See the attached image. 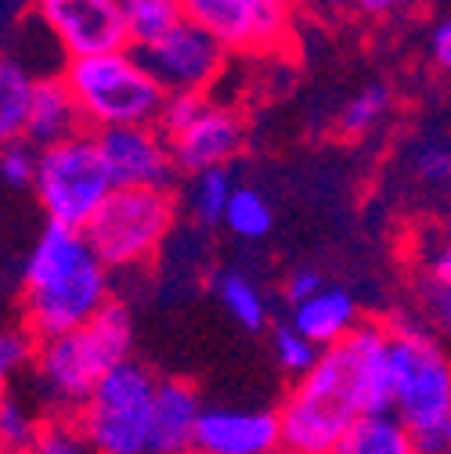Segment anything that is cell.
<instances>
[{"instance_id":"obj_1","label":"cell","mask_w":451,"mask_h":454,"mask_svg":"<svg viewBox=\"0 0 451 454\" xmlns=\"http://www.w3.org/2000/svg\"><path fill=\"white\" fill-rule=\"evenodd\" d=\"M274 415L281 454H328L358 419L390 415L386 325L361 321L347 339L325 347Z\"/></svg>"},{"instance_id":"obj_2","label":"cell","mask_w":451,"mask_h":454,"mask_svg":"<svg viewBox=\"0 0 451 454\" xmlns=\"http://www.w3.org/2000/svg\"><path fill=\"white\" fill-rule=\"evenodd\" d=\"M112 300L108 270L87 246L83 231L47 223L22 263V332L47 343L87 325Z\"/></svg>"},{"instance_id":"obj_3","label":"cell","mask_w":451,"mask_h":454,"mask_svg":"<svg viewBox=\"0 0 451 454\" xmlns=\"http://www.w3.org/2000/svg\"><path fill=\"white\" fill-rule=\"evenodd\" d=\"M134 347V321L131 310L116 300H108L87 325L54 335L33 350V379L40 401L51 415H76L94 386L131 357Z\"/></svg>"},{"instance_id":"obj_4","label":"cell","mask_w":451,"mask_h":454,"mask_svg":"<svg viewBox=\"0 0 451 454\" xmlns=\"http://www.w3.org/2000/svg\"><path fill=\"white\" fill-rule=\"evenodd\" d=\"M390 415L423 454H451V361L440 339L415 325H386Z\"/></svg>"},{"instance_id":"obj_5","label":"cell","mask_w":451,"mask_h":454,"mask_svg":"<svg viewBox=\"0 0 451 454\" xmlns=\"http://www.w3.org/2000/svg\"><path fill=\"white\" fill-rule=\"evenodd\" d=\"M59 80L73 94L87 134L112 127H152L162 105V87L145 73L134 51L69 59Z\"/></svg>"},{"instance_id":"obj_6","label":"cell","mask_w":451,"mask_h":454,"mask_svg":"<svg viewBox=\"0 0 451 454\" xmlns=\"http://www.w3.org/2000/svg\"><path fill=\"white\" fill-rule=\"evenodd\" d=\"M178 202L170 188H112L87 220L83 239L105 270L148 263L174 231Z\"/></svg>"},{"instance_id":"obj_7","label":"cell","mask_w":451,"mask_h":454,"mask_svg":"<svg viewBox=\"0 0 451 454\" xmlns=\"http://www.w3.org/2000/svg\"><path fill=\"white\" fill-rule=\"evenodd\" d=\"M155 372L134 357L112 368L76 411L94 454H148Z\"/></svg>"},{"instance_id":"obj_8","label":"cell","mask_w":451,"mask_h":454,"mask_svg":"<svg viewBox=\"0 0 451 454\" xmlns=\"http://www.w3.org/2000/svg\"><path fill=\"white\" fill-rule=\"evenodd\" d=\"M112 181L105 174V162L98 155L94 134H76L62 145H51L36 152L33 195L47 213V223L83 231L98 206L108 199Z\"/></svg>"},{"instance_id":"obj_9","label":"cell","mask_w":451,"mask_h":454,"mask_svg":"<svg viewBox=\"0 0 451 454\" xmlns=\"http://www.w3.org/2000/svg\"><path fill=\"white\" fill-rule=\"evenodd\" d=\"M185 19L199 26L224 54H278L293 43V0H181Z\"/></svg>"},{"instance_id":"obj_10","label":"cell","mask_w":451,"mask_h":454,"mask_svg":"<svg viewBox=\"0 0 451 454\" xmlns=\"http://www.w3.org/2000/svg\"><path fill=\"white\" fill-rule=\"evenodd\" d=\"M134 54L145 66V73L162 87V94H174V90L206 94L220 80L224 66H228V54L188 19L162 40H155L152 47L134 51Z\"/></svg>"},{"instance_id":"obj_11","label":"cell","mask_w":451,"mask_h":454,"mask_svg":"<svg viewBox=\"0 0 451 454\" xmlns=\"http://www.w3.org/2000/svg\"><path fill=\"white\" fill-rule=\"evenodd\" d=\"M33 12L69 59L131 51L123 0H33Z\"/></svg>"},{"instance_id":"obj_12","label":"cell","mask_w":451,"mask_h":454,"mask_svg":"<svg viewBox=\"0 0 451 454\" xmlns=\"http://www.w3.org/2000/svg\"><path fill=\"white\" fill-rule=\"evenodd\" d=\"M94 145L112 188H170L174 177L170 141L155 130V123L98 130Z\"/></svg>"},{"instance_id":"obj_13","label":"cell","mask_w":451,"mask_h":454,"mask_svg":"<svg viewBox=\"0 0 451 454\" xmlns=\"http://www.w3.org/2000/svg\"><path fill=\"white\" fill-rule=\"evenodd\" d=\"M188 454H281L278 415L274 408H202Z\"/></svg>"},{"instance_id":"obj_14","label":"cell","mask_w":451,"mask_h":454,"mask_svg":"<svg viewBox=\"0 0 451 454\" xmlns=\"http://www.w3.org/2000/svg\"><path fill=\"white\" fill-rule=\"evenodd\" d=\"M246 148V120L232 105H206L199 120L170 137L174 174H206V169H228V162Z\"/></svg>"},{"instance_id":"obj_15","label":"cell","mask_w":451,"mask_h":454,"mask_svg":"<svg viewBox=\"0 0 451 454\" xmlns=\"http://www.w3.org/2000/svg\"><path fill=\"white\" fill-rule=\"evenodd\" d=\"M202 411V396L185 379H159L152 396V429L148 454H188L195 422Z\"/></svg>"},{"instance_id":"obj_16","label":"cell","mask_w":451,"mask_h":454,"mask_svg":"<svg viewBox=\"0 0 451 454\" xmlns=\"http://www.w3.org/2000/svg\"><path fill=\"white\" fill-rule=\"evenodd\" d=\"M76 134H83V123H80L76 101L66 90V83L59 76L33 80L22 141L40 152V148H51V145H62V141H69Z\"/></svg>"},{"instance_id":"obj_17","label":"cell","mask_w":451,"mask_h":454,"mask_svg":"<svg viewBox=\"0 0 451 454\" xmlns=\"http://www.w3.org/2000/svg\"><path fill=\"white\" fill-rule=\"evenodd\" d=\"M289 325L307 343L325 350V347H336L340 339H347L361 325V310H358L354 293H347L344 286H321L314 296L293 307Z\"/></svg>"},{"instance_id":"obj_18","label":"cell","mask_w":451,"mask_h":454,"mask_svg":"<svg viewBox=\"0 0 451 454\" xmlns=\"http://www.w3.org/2000/svg\"><path fill=\"white\" fill-rule=\"evenodd\" d=\"M328 454H423L408 429L393 415H368L358 419Z\"/></svg>"},{"instance_id":"obj_19","label":"cell","mask_w":451,"mask_h":454,"mask_svg":"<svg viewBox=\"0 0 451 454\" xmlns=\"http://www.w3.org/2000/svg\"><path fill=\"white\" fill-rule=\"evenodd\" d=\"M185 22L181 0H123V29L131 51H145Z\"/></svg>"},{"instance_id":"obj_20","label":"cell","mask_w":451,"mask_h":454,"mask_svg":"<svg viewBox=\"0 0 451 454\" xmlns=\"http://www.w3.org/2000/svg\"><path fill=\"white\" fill-rule=\"evenodd\" d=\"M213 293L220 300V307L232 314V321H239L246 332H264L271 321V307L267 296L260 293V286L242 274V270H220L213 281Z\"/></svg>"},{"instance_id":"obj_21","label":"cell","mask_w":451,"mask_h":454,"mask_svg":"<svg viewBox=\"0 0 451 454\" xmlns=\"http://www.w3.org/2000/svg\"><path fill=\"white\" fill-rule=\"evenodd\" d=\"M33 76L19 62H0V148L22 141Z\"/></svg>"},{"instance_id":"obj_22","label":"cell","mask_w":451,"mask_h":454,"mask_svg":"<svg viewBox=\"0 0 451 454\" xmlns=\"http://www.w3.org/2000/svg\"><path fill=\"white\" fill-rule=\"evenodd\" d=\"M220 223L242 242H260V239L271 235V227H274V209L257 188H235L228 206H224Z\"/></svg>"},{"instance_id":"obj_23","label":"cell","mask_w":451,"mask_h":454,"mask_svg":"<svg viewBox=\"0 0 451 454\" xmlns=\"http://www.w3.org/2000/svg\"><path fill=\"white\" fill-rule=\"evenodd\" d=\"M393 105V94L386 83H368L365 90H358L344 108H340V116H336V127H340V134L347 137H361L368 130H376L383 120H386V112Z\"/></svg>"},{"instance_id":"obj_24","label":"cell","mask_w":451,"mask_h":454,"mask_svg":"<svg viewBox=\"0 0 451 454\" xmlns=\"http://www.w3.org/2000/svg\"><path fill=\"white\" fill-rule=\"evenodd\" d=\"M26 454H94L76 415H44L33 429Z\"/></svg>"},{"instance_id":"obj_25","label":"cell","mask_w":451,"mask_h":454,"mask_svg":"<svg viewBox=\"0 0 451 454\" xmlns=\"http://www.w3.org/2000/svg\"><path fill=\"white\" fill-rule=\"evenodd\" d=\"M232 192H235V184H232L228 169H206V174H195L192 177V195H188V206H192L195 220L220 223L224 206H228Z\"/></svg>"},{"instance_id":"obj_26","label":"cell","mask_w":451,"mask_h":454,"mask_svg":"<svg viewBox=\"0 0 451 454\" xmlns=\"http://www.w3.org/2000/svg\"><path fill=\"white\" fill-rule=\"evenodd\" d=\"M271 350H274L278 368L286 372V375H293V379L307 375V372H311V364H314V361H318V354H321L314 343H307V339H304L289 321L274 325V332H271Z\"/></svg>"},{"instance_id":"obj_27","label":"cell","mask_w":451,"mask_h":454,"mask_svg":"<svg viewBox=\"0 0 451 454\" xmlns=\"http://www.w3.org/2000/svg\"><path fill=\"white\" fill-rule=\"evenodd\" d=\"M36 422H40V415H33L22 401H15L8 393L4 401H0V454H26Z\"/></svg>"},{"instance_id":"obj_28","label":"cell","mask_w":451,"mask_h":454,"mask_svg":"<svg viewBox=\"0 0 451 454\" xmlns=\"http://www.w3.org/2000/svg\"><path fill=\"white\" fill-rule=\"evenodd\" d=\"M210 105L206 94H185V90H174V94H162V105H159V116H155V130L170 141L178 137L185 127H192L199 120V112Z\"/></svg>"},{"instance_id":"obj_29","label":"cell","mask_w":451,"mask_h":454,"mask_svg":"<svg viewBox=\"0 0 451 454\" xmlns=\"http://www.w3.org/2000/svg\"><path fill=\"white\" fill-rule=\"evenodd\" d=\"M33 174H36V148L26 141H15L8 148H0V181L8 188H33Z\"/></svg>"},{"instance_id":"obj_30","label":"cell","mask_w":451,"mask_h":454,"mask_svg":"<svg viewBox=\"0 0 451 454\" xmlns=\"http://www.w3.org/2000/svg\"><path fill=\"white\" fill-rule=\"evenodd\" d=\"M415 174L423 184H447L451 177V152H447V141H430L415 152Z\"/></svg>"},{"instance_id":"obj_31","label":"cell","mask_w":451,"mask_h":454,"mask_svg":"<svg viewBox=\"0 0 451 454\" xmlns=\"http://www.w3.org/2000/svg\"><path fill=\"white\" fill-rule=\"evenodd\" d=\"M33 350H36L33 335H26L22 328H0V361H4L12 375L33 361Z\"/></svg>"},{"instance_id":"obj_32","label":"cell","mask_w":451,"mask_h":454,"mask_svg":"<svg viewBox=\"0 0 451 454\" xmlns=\"http://www.w3.org/2000/svg\"><path fill=\"white\" fill-rule=\"evenodd\" d=\"M321 286H325V278H321L318 270H311V267H300V270H293V274L286 278V300L297 307V303H304L307 296H314Z\"/></svg>"},{"instance_id":"obj_33","label":"cell","mask_w":451,"mask_h":454,"mask_svg":"<svg viewBox=\"0 0 451 454\" xmlns=\"http://www.w3.org/2000/svg\"><path fill=\"white\" fill-rule=\"evenodd\" d=\"M430 54H433V62H437L440 69L451 66V22H447V19H440V22L433 26V33H430Z\"/></svg>"},{"instance_id":"obj_34","label":"cell","mask_w":451,"mask_h":454,"mask_svg":"<svg viewBox=\"0 0 451 454\" xmlns=\"http://www.w3.org/2000/svg\"><path fill=\"white\" fill-rule=\"evenodd\" d=\"M412 0H354V8L361 15H372V19H383V15H393V12H401L408 8Z\"/></svg>"},{"instance_id":"obj_35","label":"cell","mask_w":451,"mask_h":454,"mask_svg":"<svg viewBox=\"0 0 451 454\" xmlns=\"http://www.w3.org/2000/svg\"><path fill=\"white\" fill-rule=\"evenodd\" d=\"M8 389H12V372L4 368V361H0V401L8 396Z\"/></svg>"},{"instance_id":"obj_36","label":"cell","mask_w":451,"mask_h":454,"mask_svg":"<svg viewBox=\"0 0 451 454\" xmlns=\"http://www.w3.org/2000/svg\"><path fill=\"white\" fill-rule=\"evenodd\" d=\"M328 4H332V8H340V4H347V0H328Z\"/></svg>"},{"instance_id":"obj_37","label":"cell","mask_w":451,"mask_h":454,"mask_svg":"<svg viewBox=\"0 0 451 454\" xmlns=\"http://www.w3.org/2000/svg\"><path fill=\"white\" fill-rule=\"evenodd\" d=\"M0 317H4V300H0Z\"/></svg>"}]
</instances>
